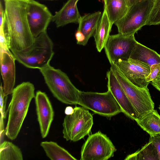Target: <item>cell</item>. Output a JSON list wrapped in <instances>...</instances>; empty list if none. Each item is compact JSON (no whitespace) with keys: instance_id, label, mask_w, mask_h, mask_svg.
<instances>
[{"instance_id":"6da1fadb","label":"cell","mask_w":160,"mask_h":160,"mask_svg":"<svg viewBox=\"0 0 160 160\" xmlns=\"http://www.w3.org/2000/svg\"><path fill=\"white\" fill-rule=\"evenodd\" d=\"M5 19L3 25L5 37L12 52L27 50L32 45L34 37L27 21V1L4 0Z\"/></svg>"},{"instance_id":"7a4b0ae2","label":"cell","mask_w":160,"mask_h":160,"mask_svg":"<svg viewBox=\"0 0 160 160\" xmlns=\"http://www.w3.org/2000/svg\"><path fill=\"white\" fill-rule=\"evenodd\" d=\"M35 88L29 82H24L13 89L9 105L6 135L14 140L17 137L28 113L32 99L35 98Z\"/></svg>"},{"instance_id":"3957f363","label":"cell","mask_w":160,"mask_h":160,"mask_svg":"<svg viewBox=\"0 0 160 160\" xmlns=\"http://www.w3.org/2000/svg\"><path fill=\"white\" fill-rule=\"evenodd\" d=\"M12 52L16 60L25 67L39 70L50 64L54 55L53 43L46 31L34 37L32 45L28 49Z\"/></svg>"},{"instance_id":"277c9868","label":"cell","mask_w":160,"mask_h":160,"mask_svg":"<svg viewBox=\"0 0 160 160\" xmlns=\"http://www.w3.org/2000/svg\"><path fill=\"white\" fill-rule=\"evenodd\" d=\"M39 70L48 88L56 99L66 104H78L80 91L66 73L50 64Z\"/></svg>"},{"instance_id":"5b68a950","label":"cell","mask_w":160,"mask_h":160,"mask_svg":"<svg viewBox=\"0 0 160 160\" xmlns=\"http://www.w3.org/2000/svg\"><path fill=\"white\" fill-rule=\"evenodd\" d=\"M110 69L113 72L140 118L154 109V103L148 88L138 87L129 82L114 63Z\"/></svg>"},{"instance_id":"8992f818","label":"cell","mask_w":160,"mask_h":160,"mask_svg":"<svg viewBox=\"0 0 160 160\" xmlns=\"http://www.w3.org/2000/svg\"><path fill=\"white\" fill-rule=\"evenodd\" d=\"M93 123L92 114L87 109L75 107L72 113L66 115L62 123L63 137L75 142L88 135Z\"/></svg>"},{"instance_id":"52a82bcc","label":"cell","mask_w":160,"mask_h":160,"mask_svg":"<svg viewBox=\"0 0 160 160\" xmlns=\"http://www.w3.org/2000/svg\"><path fill=\"white\" fill-rule=\"evenodd\" d=\"M154 0H142L129 8L126 15L116 22L118 33L134 35L146 24L153 7Z\"/></svg>"},{"instance_id":"ba28073f","label":"cell","mask_w":160,"mask_h":160,"mask_svg":"<svg viewBox=\"0 0 160 160\" xmlns=\"http://www.w3.org/2000/svg\"><path fill=\"white\" fill-rule=\"evenodd\" d=\"M78 104L94 113L108 118L122 112L111 92L100 93L80 91Z\"/></svg>"},{"instance_id":"9c48e42d","label":"cell","mask_w":160,"mask_h":160,"mask_svg":"<svg viewBox=\"0 0 160 160\" xmlns=\"http://www.w3.org/2000/svg\"><path fill=\"white\" fill-rule=\"evenodd\" d=\"M117 149L107 136L100 131L89 135L83 144L81 160H107Z\"/></svg>"},{"instance_id":"30bf717a","label":"cell","mask_w":160,"mask_h":160,"mask_svg":"<svg viewBox=\"0 0 160 160\" xmlns=\"http://www.w3.org/2000/svg\"><path fill=\"white\" fill-rule=\"evenodd\" d=\"M134 35H124L118 33L110 35L104 47L107 57L111 65L129 58L136 44Z\"/></svg>"},{"instance_id":"8fae6325","label":"cell","mask_w":160,"mask_h":160,"mask_svg":"<svg viewBox=\"0 0 160 160\" xmlns=\"http://www.w3.org/2000/svg\"><path fill=\"white\" fill-rule=\"evenodd\" d=\"M26 16L31 32L34 37L46 31L52 15L44 5L34 0L27 1Z\"/></svg>"},{"instance_id":"7c38bea8","label":"cell","mask_w":160,"mask_h":160,"mask_svg":"<svg viewBox=\"0 0 160 160\" xmlns=\"http://www.w3.org/2000/svg\"><path fill=\"white\" fill-rule=\"evenodd\" d=\"M114 64L132 84L139 88H148L150 82H147L146 78L150 71V67L148 65L131 58L127 60H119Z\"/></svg>"},{"instance_id":"4fadbf2b","label":"cell","mask_w":160,"mask_h":160,"mask_svg":"<svg viewBox=\"0 0 160 160\" xmlns=\"http://www.w3.org/2000/svg\"><path fill=\"white\" fill-rule=\"evenodd\" d=\"M36 111L42 138L48 134L53 121L54 111L51 103L45 93L37 91L35 97Z\"/></svg>"},{"instance_id":"5bb4252c","label":"cell","mask_w":160,"mask_h":160,"mask_svg":"<svg viewBox=\"0 0 160 160\" xmlns=\"http://www.w3.org/2000/svg\"><path fill=\"white\" fill-rule=\"evenodd\" d=\"M108 90L112 93L119 105L122 112L135 121L138 118L137 113L117 78L111 69L107 73Z\"/></svg>"},{"instance_id":"9a60e30c","label":"cell","mask_w":160,"mask_h":160,"mask_svg":"<svg viewBox=\"0 0 160 160\" xmlns=\"http://www.w3.org/2000/svg\"><path fill=\"white\" fill-rule=\"evenodd\" d=\"M15 58L9 49L0 47L1 72L4 96L12 94L15 82Z\"/></svg>"},{"instance_id":"2e32d148","label":"cell","mask_w":160,"mask_h":160,"mask_svg":"<svg viewBox=\"0 0 160 160\" xmlns=\"http://www.w3.org/2000/svg\"><path fill=\"white\" fill-rule=\"evenodd\" d=\"M79 0H68L59 11L52 15V21L54 22L57 27L70 23H78L81 17L77 6Z\"/></svg>"},{"instance_id":"e0dca14e","label":"cell","mask_w":160,"mask_h":160,"mask_svg":"<svg viewBox=\"0 0 160 160\" xmlns=\"http://www.w3.org/2000/svg\"><path fill=\"white\" fill-rule=\"evenodd\" d=\"M111 25L106 10L103 11L93 34L96 48L100 52L104 48L111 31Z\"/></svg>"},{"instance_id":"ac0fdd59","label":"cell","mask_w":160,"mask_h":160,"mask_svg":"<svg viewBox=\"0 0 160 160\" xmlns=\"http://www.w3.org/2000/svg\"><path fill=\"white\" fill-rule=\"evenodd\" d=\"M143 62L151 66L160 63V55L155 51L138 42L133 48L130 58Z\"/></svg>"},{"instance_id":"d6986e66","label":"cell","mask_w":160,"mask_h":160,"mask_svg":"<svg viewBox=\"0 0 160 160\" xmlns=\"http://www.w3.org/2000/svg\"><path fill=\"white\" fill-rule=\"evenodd\" d=\"M104 3V8L112 26L126 15L129 8L125 0H105Z\"/></svg>"},{"instance_id":"ffe728a7","label":"cell","mask_w":160,"mask_h":160,"mask_svg":"<svg viewBox=\"0 0 160 160\" xmlns=\"http://www.w3.org/2000/svg\"><path fill=\"white\" fill-rule=\"evenodd\" d=\"M136 121L150 136L160 135V115L156 110L153 109Z\"/></svg>"},{"instance_id":"44dd1931","label":"cell","mask_w":160,"mask_h":160,"mask_svg":"<svg viewBox=\"0 0 160 160\" xmlns=\"http://www.w3.org/2000/svg\"><path fill=\"white\" fill-rule=\"evenodd\" d=\"M102 15V12L98 11L81 16L77 30L84 34L87 43L89 38L93 35Z\"/></svg>"},{"instance_id":"7402d4cb","label":"cell","mask_w":160,"mask_h":160,"mask_svg":"<svg viewBox=\"0 0 160 160\" xmlns=\"http://www.w3.org/2000/svg\"><path fill=\"white\" fill-rule=\"evenodd\" d=\"M40 146L47 156L52 160H76L67 150L52 141H43Z\"/></svg>"},{"instance_id":"603a6c76","label":"cell","mask_w":160,"mask_h":160,"mask_svg":"<svg viewBox=\"0 0 160 160\" xmlns=\"http://www.w3.org/2000/svg\"><path fill=\"white\" fill-rule=\"evenodd\" d=\"M125 160H158L157 150L149 141L135 152L129 155Z\"/></svg>"},{"instance_id":"cb8c5ba5","label":"cell","mask_w":160,"mask_h":160,"mask_svg":"<svg viewBox=\"0 0 160 160\" xmlns=\"http://www.w3.org/2000/svg\"><path fill=\"white\" fill-rule=\"evenodd\" d=\"M20 149L12 142L4 141L0 144V160H22Z\"/></svg>"},{"instance_id":"d4e9b609","label":"cell","mask_w":160,"mask_h":160,"mask_svg":"<svg viewBox=\"0 0 160 160\" xmlns=\"http://www.w3.org/2000/svg\"><path fill=\"white\" fill-rule=\"evenodd\" d=\"M160 24V0H154L146 25Z\"/></svg>"},{"instance_id":"484cf974","label":"cell","mask_w":160,"mask_h":160,"mask_svg":"<svg viewBox=\"0 0 160 160\" xmlns=\"http://www.w3.org/2000/svg\"><path fill=\"white\" fill-rule=\"evenodd\" d=\"M160 72V63L155 64L150 67V72L146 77V80L148 82H150L154 80Z\"/></svg>"},{"instance_id":"4316f807","label":"cell","mask_w":160,"mask_h":160,"mask_svg":"<svg viewBox=\"0 0 160 160\" xmlns=\"http://www.w3.org/2000/svg\"><path fill=\"white\" fill-rule=\"evenodd\" d=\"M0 107L1 116L4 118H6L7 111H6V106L8 96H4L3 86L1 83L0 86Z\"/></svg>"},{"instance_id":"83f0119b","label":"cell","mask_w":160,"mask_h":160,"mask_svg":"<svg viewBox=\"0 0 160 160\" xmlns=\"http://www.w3.org/2000/svg\"><path fill=\"white\" fill-rule=\"evenodd\" d=\"M149 142L153 145L157 152L158 160H160V135L154 136H150Z\"/></svg>"},{"instance_id":"f1b7e54d","label":"cell","mask_w":160,"mask_h":160,"mask_svg":"<svg viewBox=\"0 0 160 160\" xmlns=\"http://www.w3.org/2000/svg\"><path fill=\"white\" fill-rule=\"evenodd\" d=\"M75 37L77 44L85 46L87 44L85 36L80 31L77 30L75 33Z\"/></svg>"},{"instance_id":"f546056e","label":"cell","mask_w":160,"mask_h":160,"mask_svg":"<svg viewBox=\"0 0 160 160\" xmlns=\"http://www.w3.org/2000/svg\"><path fill=\"white\" fill-rule=\"evenodd\" d=\"M4 118L0 116V144L4 141V137L6 135L5 130L4 128L3 119Z\"/></svg>"},{"instance_id":"4dcf8cb0","label":"cell","mask_w":160,"mask_h":160,"mask_svg":"<svg viewBox=\"0 0 160 160\" xmlns=\"http://www.w3.org/2000/svg\"><path fill=\"white\" fill-rule=\"evenodd\" d=\"M151 84L160 92V72L156 78L151 82Z\"/></svg>"},{"instance_id":"1f68e13d","label":"cell","mask_w":160,"mask_h":160,"mask_svg":"<svg viewBox=\"0 0 160 160\" xmlns=\"http://www.w3.org/2000/svg\"><path fill=\"white\" fill-rule=\"evenodd\" d=\"M5 13L2 2L0 4V26H2L4 21Z\"/></svg>"},{"instance_id":"d6a6232c","label":"cell","mask_w":160,"mask_h":160,"mask_svg":"<svg viewBox=\"0 0 160 160\" xmlns=\"http://www.w3.org/2000/svg\"><path fill=\"white\" fill-rule=\"evenodd\" d=\"M142 0H125L128 8Z\"/></svg>"},{"instance_id":"836d02e7","label":"cell","mask_w":160,"mask_h":160,"mask_svg":"<svg viewBox=\"0 0 160 160\" xmlns=\"http://www.w3.org/2000/svg\"><path fill=\"white\" fill-rule=\"evenodd\" d=\"M73 111V108L69 106L66 108L65 112L66 115L70 114L72 113Z\"/></svg>"},{"instance_id":"e575fe53","label":"cell","mask_w":160,"mask_h":160,"mask_svg":"<svg viewBox=\"0 0 160 160\" xmlns=\"http://www.w3.org/2000/svg\"><path fill=\"white\" fill-rule=\"evenodd\" d=\"M19 1H28L30 0H18Z\"/></svg>"},{"instance_id":"d590c367","label":"cell","mask_w":160,"mask_h":160,"mask_svg":"<svg viewBox=\"0 0 160 160\" xmlns=\"http://www.w3.org/2000/svg\"><path fill=\"white\" fill-rule=\"evenodd\" d=\"M158 108H159V110L160 111V105H159V107Z\"/></svg>"},{"instance_id":"8d00e7d4","label":"cell","mask_w":160,"mask_h":160,"mask_svg":"<svg viewBox=\"0 0 160 160\" xmlns=\"http://www.w3.org/2000/svg\"><path fill=\"white\" fill-rule=\"evenodd\" d=\"M103 2H104L105 0H102Z\"/></svg>"},{"instance_id":"74e56055","label":"cell","mask_w":160,"mask_h":160,"mask_svg":"<svg viewBox=\"0 0 160 160\" xmlns=\"http://www.w3.org/2000/svg\"></svg>"},{"instance_id":"f35d334b","label":"cell","mask_w":160,"mask_h":160,"mask_svg":"<svg viewBox=\"0 0 160 160\" xmlns=\"http://www.w3.org/2000/svg\"></svg>"}]
</instances>
